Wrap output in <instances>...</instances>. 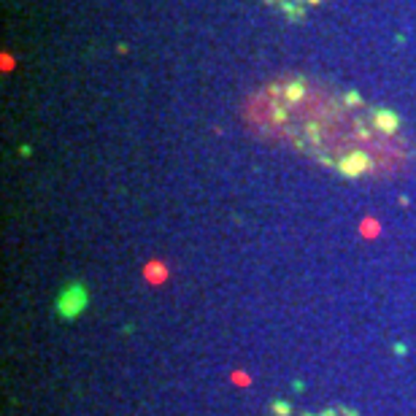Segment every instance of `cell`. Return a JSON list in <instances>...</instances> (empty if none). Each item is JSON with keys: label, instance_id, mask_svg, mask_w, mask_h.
<instances>
[{"label": "cell", "instance_id": "6da1fadb", "mask_svg": "<svg viewBox=\"0 0 416 416\" xmlns=\"http://www.w3.org/2000/svg\"><path fill=\"white\" fill-rule=\"evenodd\" d=\"M87 306H90V292H87V287H84L81 281H74L71 287H65L63 292L57 294V300H54L57 317L65 319V322L78 319L87 311Z\"/></svg>", "mask_w": 416, "mask_h": 416}, {"label": "cell", "instance_id": "7a4b0ae2", "mask_svg": "<svg viewBox=\"0 0 416 416\" xmlns=\"http://www.w3.org/2000/svg\"><path fill=\"white\" fill-rule=\"evenodd\" d=\"M370 124L376 127L378 135H394L400 130V117L390 108H373L370 111Z\"/></svg>", "mask_w": 416, "mask_h": 416}, {"label": "cell", "instance_id": "3957f363", "mask_svg": "<svg viewBox=\"0 0 416 416\" xmlns=\"http://www.w3.org/2000/svg\"><path fill=\"white\" fill-rule=\"evenodd\" d=\"M270 411L276 416H290L292 414V406H290L287 400H273V403H270Z\"/></svg>", "mask_w": 416, "mask_h": 416}, {"label": "cell", "instance_id": "277c9868", "mask_svg": "<svg viewBox=\"0 0 416 416\" xmlns=\"http://www.w3.org/2000/svg\"><path fill=\"white\" fill-rule=\"evenodd\" d=\"M349 416H354V414H349Z\"/></svg>", "mask_w": 416, "mask_h": 416}]
</instances>
